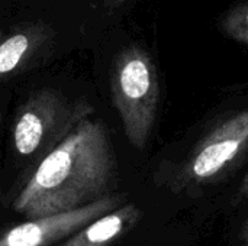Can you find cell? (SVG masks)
<instances>
[{
    "instance_id": "cell-6",
    "label": "cell",
    "mask_w": 248,
    "mask_h": 246,
    "mask_svg": "<svg viewBox=\"0 0 248 246\" xmlns=\"http://www.w3.org/2000/svg\"><path fill=\"white\" fill-rule=\"evenodd\" d=\"M52 29L44 22L16 26L0 36V78L9 77L32 64L51 43Z\"/></svg>"
},
{
    "instance_id": "cell-9",
    "label": "cell",
    "mask_w": 248,
    "mask_h": 246,
    "mask_svg": "<svg viewBox=\"0 0 248 246\" xmlns=\"http://www.w3.org/2000/svg\"><path fill=\"white\" fill-rule=\"evenodd\" d=\"M237 196H238V199H248V173L244 175V178L241 181Z\"/></svg>"
},
{
    "instance_id": "cell-11",
    "label": "cell",
    "mask_w": 248,
    "mask_h": 246,
    "mask_svg": "<svg viewBox=\"0 0 248 246\" xmlns=\"http://www.w3.org/2000/svg\"><path fill=\"white\" fill-rule=\"evenodd\" d=\"M125 1H128V0H105V3L109 6V7H112V9H115V7H119V6H122Z\"/></svg>"
},
{
    "instance_id": "cell-3",
    "label": "cell",
    "mask_w": 248,
    "mask_h": 246,
    "mask_svg": "<svg viewBox=\"0 0 248 246\" xmlns=\"http://www.w3.org/2000/svg\"><path fill=\"white\" fill-rule=\"evenodd\" d=\"M93 113L94 109L84 100H71L54 88L35 90L15 116V151L22 158L39 162Z\"/></svg>"
},
{
    "instance_id": "cell-4",
    "label": "cell",
    "mask_w": 248,
    "mask_h": 246,
    "mask_svg": "<svg viewBox=\"0 0 248 246\" xmlns=\"http://www.w3.org/2000/svg\"><path fill=\"white\" fill-rule=\"evenodd\" d=\"M248 149V107L215 125L190 151L171 188L190 191L218 181Z\"/></svg>"
},
{
    "instance_id": "cell-12",
    "label": "cell",
    "mask_w": 248,
    "mask_h": 246,
    "mask_svg": "<svg viewBox=\"0 0 248 246\" xmlns=\"http://www.w3.org/2000/svg\"><path fill=\"white\" fill-rule=\"evenodd\" d=\"M1 119H3V117H1V112H0V128H1Z\"/></svg>"
},
{
    "instance_id": "cell-2",
    "label": "cell",
    "mask_w": 248,
    "mask_h": 246,
    "mask_svg": "<svg viewBox=\"0 0 248 246\" xmlns=\"http://www.w3.org/2000/svg\"><path fill=\"white\" fill-rule=\"evenodd\" d=\"M110 93L126 139L134 148L144 149L157 117L160 81L155 64L142 46L129 45L116 54Z\"/></svg>"
},
{
    "instance_id": "cell-8",
    "label": "cell",
    "mask_w": 248,
    "mask_h": 246,
    "mask_svg": "<svg viewBox=\"0 0 248 246\" xmlns=\"http://www.w3.org/2000/svg\"><path fill=\"white\" fill-rule=\"evenodd\" d=\"M221 29L228 38L248 46V1L235 4L222 16Z\"/></svg>"
},
{
    "instance_id": "cell-13",
    "label": "cell",
    "mask_w": 248,
    "mask_h": 246,
    "mask_svg": "<svg viewBox=\"0 0 248 246\" xmlns=\"http://www.w3.org/2000/svg\"><path fill=\"white\" fill-rule=\"evenodd\" d=\"M1 35H3V30H1V29H0V36H1Z\"/></svg>"
},
{
    "instance_id": "cell-7",
    "label": "cell",
    "mask_w": 248,
    "mask_h": 246,
    "mask_svg": "<svg viewBox=\"0 0 248 246\" xmlns=\"http://www.w3.org/2000/svg\"><path fill=\"white\" fill-rule=\"evenodd\" d=\"M141 219L142 210L134 203H125L92 220L55 246H109L131 232Z\"/></svg>"
},
{
    "instance_id": "cell-1",
    "label": "cell",
    "mask_w": 248,
    "mask_h": 246,
    "mask_svg": "<svg viewBox=\"0 0 248 246\" xmlns=\"http://www.w3.org/2000/svg\"><path fill=\"white\" fill-rule=\"evenodd\" d=\"M118 164L106 125L93 116L39 162L13 202L28 219L67 212L115 194Z\"/></svg>"
},
{
    "instance_id": "cell-10",
    "label": "cell",
    "mask_w": 248,
    "mask_h": 246,
    "mask_svg": "<svg viewBox=\"0 0 248 246\" xmlns=\"http://www.w3.org/2000/svg\"><path fill=\"white\" fill-rule=\"evenodd\" d=\"M240 239H241L243 246H248V217L246 219V222L243 223L241 233H240Z\"/></svg>"
},
{
    "instance_id": "cell-5",
    "label": "cell",
    "mask_w": 248,
    "mask_h": 246,
    "mask_svg": "<svg viewBox=\"0 0 248 246\" xmlns=\"http://www.w3.org/2000/svg\"><path fill=\"white\" fill-rule=\"evenodd\" d=\"M122 204V197L112 194L87 206L28 219L0 235V246H52L62 242L92 220Z\"/></svg>"
}]
</instances>
